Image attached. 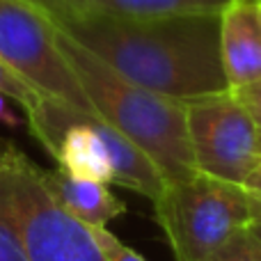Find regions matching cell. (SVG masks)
Returning <instances> with one entry per match:
<instances>
[{
    "instance_id": "6da1fadb",
    "label": "cell",
    "mask_w": 261,
    "mask_h": 261,
    "mask_svg": "<svg viewBox=\"0 0 261 261\" xmlns=\"http://www.w3.org/2000/svg\"><path fill=\"white\" fill-rule=\"evenodd\" d=\"M50 18L124 78L163 96L188 101L229 90L218 46L220 14L122 16L87 7Z\"/></svg>"
},
{
    "instance_id": "7a4b0ae2",
    "label": "cell",
    "mask_w": 261,
    "mask_h": 261,
    "mask_svg": "<svg viewBox=\"0 0 261 261\" xmlns=\"http://www.w3.org/2000/svg\"><path fill=\"white\" fill-rule=\"evenodd\" d=\"M55 35L94 110L161 170L163 179L181 181L197 172L186 128L184 101L163 96L124 78L58 25Z\"/></svg>"
},
{
    "instance_id": "3957f363",
    "label": "cell",
    "mask_w": 261,
    "mask_h": 261,
    "mask_svg": "<svg viewBox=\"0 0 261 261\" xmlns=\"http://www.w3.org/2000/svg\"><path fill=\"white\" fill-rule=\"evenodd\" d=\"M25 124L32 138L58 161V167L76 176L117 184L151 202L165 186L161 170L96 113L44 96Z\"/></svg>"
},
{
    "instance_id": "277c9868",
    "label": "cell",
    "mask_w": 261,
    "mask_h": 261,
    "mask_svg": "<svg viewBox=\"0 0 261 261\" xmlns=\"http://www.w3.org/2000/svg\"><path fill=\"white\" fill-rule=\"evenodd\" d=\"M0 222L28 261H106L90 227L55 202L39 165L0 135Z\"/></svg>"
},
{
    "instance_id": "5b68a950",
    "label": "cell",
    "mask_w": 261,
    "mask_h": 261,
    "mask_svg": "<svg viewBox=\"0 0 261 261\" xmlns=\"http://www.w3.org/2000/svg\"><path fill=\"white\" fill-rule=\"evenodd\" d=\"M151 204L176 261H202L236 231L261 220V197L204 172L165 181Z\"/></svg>"
},
{
    "instance_id": "8992f818",
    "label": "cell",
    "mask_w": 261,
    "mask_h": 261,
    "mask_svg": "<svg viewBox=\"0 0 261 261\" xmlns=\"http://www.w3.org/2000/svg\"><path fill=\"white\" fill-rule=\"evenodd\" d=\"M0 60L41 94L96 113L60 48L55 23L37 5L0 0Z\"/></svg>"
},
{
    "instance_id": "52a82bcc",
    "label": "cell",
    "mask_w": 261,
    "mask_h": 261,
    "mask_svg": "<svg viewBox=\"0 0 261 261\" xmlns=\"http://www.w3.org/2000/svg\"><path fill=\"white\" fill-rule=\"evenodd\" d=\"M186 128L195 170L208 176L245 184L259 165V124L231 90L184 101Z\"/></svg>"
},
{
    "instance_id": "ba28073f",
    "label": "cell",
    "mask_w": 261,
    "mask_h": 261,
    "mask_svg": "<svg viewBox=\"0 0 261 261\" xmlns=\"http://www.w3.org/2000/svg\"><path fill=\"white\" fill-rule=\"evenodd\" d=\"M218 46L229 90L261 81V21L257 0H231L220 9Z\"/></svg>"
},
{
    "instance_id": "9c48e42d",
    "label": "cell",
    "mask_w": 261,
    "mask_h": 261,
    "mask_svg": "<svg viewBox=\"0 0 261 261\" xmlns=\"http://www.w3.org/2000/svg\"><path fill=\"white\" fill-rule=\"evenodd\" d=\"M39 174L55 202L67 208L73 218H78L83 225L108 227V222L126 213V204L115 193H110L108 184L103 181L76 176L62 167L55 170L39 167Z\"/></svg>"
},
{
    "instance_id": "30bf717a",
    "label": "cell",
    "mask_w": 261,
    "mask_h": 261,
    "mask_svg": "<svg viewBox=\"0 0 261 261\" xmlns=\"http://www.w3.org/2000/svg\"><path fill=\"white\" fill-rule=\"evenodd\" d=\"M231 0H90L87 7L122 16H172V14H220Z\"/></svg>"
},
{
    "instance_id": "8fae6325",
    "label": "cell",
    "mask_w": 261,
    "mask_h": 261,
    "mask_svg": "<svg viewBox=\"0 0 261 261\" xmlns=\"http://www.w3.org/2000/svg\"><path fill=\"white\" fill-rule=\"evenodd\" d=\"M0 92H5L12 101H16L18 108L23 110V117L35 113L39 101L46 96V94H41L39 90H35L32 85H28L18 73H14L12 69L3 62V60H0Z\"/></svg>"
},
{
    "instance_id": "7c38bea8",
    "label": "cell",
    "mask_w": 261,
    "mask_h": 261,
    "mask_svg": "<svg viewBox=\"0 0 261 261\" xmlns=\"http://www.w3.org/2000/svg\"><path fill=\"white\" fill-rule=\"evenodd\" d=\"M202 261H261V243L248 229H241Z\"/></svg>"
},
{
    "instance_id": "4fadbf2b",
    "label": "cell",
    "mask_w": 261,
    "mask_h": 261,
    "mask_svg": "<svg viewBox=\"0 0 261 261\" xmlns=\"http://www.w3.org/2000/svg\"><path fill=\"white\" fill-rule=\"evenodd\" d=\"M92 236H94L96 245H99L101 254L106 261H147L140 257L135 250H130L128 245H124L113 231H108L106 227H90Z\"/></svg>"
},
{
    "instance_id": "5bb4252c",
    "label": "cell",
    "mask_w": 261,
    "mask_h": 261,
    "mask_svg": "<svg viewBox=\"0 0 261 261\" xmlns=\"http://www.w3.org/2000/svg\"><path fill=\"white\" fill-rule=\"evenodd\" d=\"M231 92H234L236 99L248 108V113L254 117V122L261 126V81H254L243 87H236V90H231Z\"/></svg>"
},
{
    "instance_id": "9a60e30c",
    "label": "cell",
    "mask_w": 261,
    "mask_h": 261,
    "mask_svg": "<svg viewBox=\"0 0 261 261\" xmlns=\"http://www.w3.org/2000/svg\"><path fill=\"white\" fill-rule=\"evenodd\" d=\"M25 3L37 5V7H41L46 14H50V16H60V14L87 9V3H90V0H25Z\"/></svg>"
},
{
    "instance_id": "2e32d148",
    "label": "cell",
    "mask_w": 261,
    "mask_h": 261,
    "mask_svg": "<svg viewBox=\"0 0 261 261\" xmlns=\"http://www.w3.org/2000/svg\"><path fill=\"white\" fill-rule=\"evenodd\" d=\"M0 261H28L18 241L14 239L12 231L3 222H0Z\"/></svg>"
},
{
    "instance_id": "e0dca14e",
    "label": "cell",
    "mask_w": 261,
    "mask_h": 261,
    "mask_svg": "<svg viewBox=\"0 0 261 261\" xmlns=\"http://www.w3.org/2000/svg\"><path fill=\"white\" fill-rule=\"evenodd\" d=\"M9 101L12 99L5 92H0V124H5V126H21V124H25V119L18 117L16 110H12Z\"/></svg>"
},
{
    "instance_id": "ac0fdd59",
    "label": "cell",
    "mask_w": 261,
    "mask_h": 261,
    "mask_svg": "<svg viewBox=\"0 0 261 261\" xmlns=\"http://www.w3.org/2000/svg\"><path fill=\"white\" fill-rule=\"evenodd\" d=\"M243 186L250 190V193H254L257 197H261V161H259V165L254 167L252 172H250V176L245 179Z\"/></svg>"
},
{
    "instance_id": "d6986e66",
    "label": "cell",
    "mask_w": 261,
    "mask_h": 261,
    "mask_svg": "<svg viewBox=\"0 0 261 261\" xmlns=\"http://www.w3.org/2000/svg\"><path fill=\"white\" fill-rule=\"evenodd\" d=\"M248 231H250V234H252V236H254V239H257V241H259V243H261V220H257V222H252V225H250V227H248Z\"/></svg>"
},
{
    "instance_id": "ffe728a7",
    "label": "cell",
    "mask_w": 261,
    "mask_h": 261,
    "mask_svg": "<svg viewBox=\"0 0 261 261\" xmlns=\"http://www.w3.org/2000/svg\"><path fill=\"white\" fill-rule=\"evenodd\" d=\"M257 12H259V21H261V0H257Z\"/></svg>"
},
{
    "instance_id": "44dd1931",
    "label": "cell",
    "mask_w": 261,
    "mask_h": 261,
    "mask_svg": "<svg viewBox=\"0 0 261 261\" xmlns=\"http://www.w3.org/2000/svg\"><path fill=\"white\" fill-rule=\"evenodd\" d=\"M259 151H261V126H259Z\"/></svg>"
}]
</instances>
